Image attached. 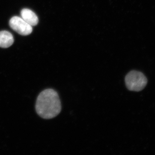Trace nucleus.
Returning <instances> with one entry per match:
<instances>
[{
    "label": "nucleus",
    "instance_id": "obj_5",
    "mask_svg": "<svg viewBox=\"0 0 155 155\" xmlns=\"http://www.w3.org/2000/svg\"><path fill=\"white\" fill-rule=\"evenodd\" d=\"M14 42V37L11 32L7 31H0V47L8 48Z\"/></svg>",
    "mask_w": 155,
    "mask_h": 155
},
{
    "label": "nucleus",
    "instance_id": "obj_2",
    "mask_svg": "<svg viewBox=\"0 0 155 155\" xmlns=\"http://www.w3.org/2000/svg\"><path fill=\"white\" fill-rule=\"evenodd\" d=\"M125 82L127 88L130 91H141L147 83V79L143 73L133 70L127 73L125 77Z\"/></svg>",
    "mask_w": 155,
    "mask_h": 155
},
{
    "label": "nucleus",
    "instance_id": "obj_4",
    "mask_svg": "<svg viewBox=\"0 0 155 155\" xmlns=\"http://www.w3.org/2000/svg\"><path fill=\"white\" fill-rule=\"evenodd\" d=\"M21 16L22 19L31 26H35L38 23V17L30 9H22L21 11Z\"/></svg>",
    "mask_w": 155,
    "mask_h": 155
},
{
    "label": "nucleus",
    "instance_id": "obj_3",
    "mask_svg": "<svg viewBox=\"0 0 155 155\" xmlns=\"http://www.w3.org/2000/svg\"><path fill=\"white\" fill-rule=\"evenodd\" d=\"M9 25L11 28L22 35H29L32 31V26L25 22L22 17L17 16L12 17L9 21Z\"/></svg>",
    "mask_w": 155,
    "mask_h": 155
},
{
    "label": "nucleus",
    "instance_id": "obj_1",
    "mask_svg": "<svg viewBox=\"0 0 155 155\" xmlns=\"http://www.w3.org/2000/svg\"><path fill=\"white\" fill-rule=\"evenodd\" d=\"M35 109L38 114L43 119H52L59 115L62 107L57 92L52 89L42 91L37 99Z\"/></svg>",
    "mask_w": 155,
    "mask_h": 155
}]
</instances>
